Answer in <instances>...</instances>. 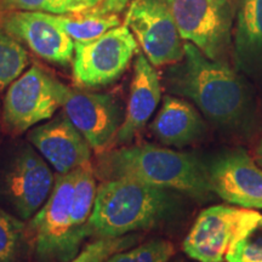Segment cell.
Listing matches in <instances>:
<instances>
[{"mask_svg":"<svg viewBox=\"0 0 262 262\" xmlns=\"http://www.w3.org/2000/svg\"><path fill=\"white\" fill-rule=\"evenodd\" d=\"M136 235H123L117 238H98L85 247L79 254L67 262H104L113 254L125 250L136 243Z\"/></svg>","mask_w":262,"mask_h":262,"instance_id":"cell-24","label":"cell"},{"mask_svg":"<svg viewBox=\"0 0 262 262\" xmlns=\"http://www.w3.org/2000/svg\"><path fill=\"white\" fill-rule=\"evenodd\" d=\"M175 247L166 239H152L146 243L131 247L113 254L104 262H170Z\"/></svg>","mask_w":262,"mask_h":262,"instance_id":"cell-21","label":"cell"},{"mask_svg":"<svg viewBox=\"0 0 262 262\" xmlns=\"http://www.w3.org/2000/svg\"><path fill=\"white\" fill-rule=\"evenodd\" d=\"M232 49L238 70L262 81V0H235Z\"/></svg>","mask_w":262,"mask_h":262,"instance_id":"cell-16","label":"cell"},{"mask_svg":"<svg viewBox=\"0 0 262 262\" xmlns=\"http://www.w3.org/2000/svg\"><path fill=\"white\" fill-rule=\"evenodd\" d=\"M3 15H4V12H0V26H2V21H3Z\"/></svg>","mask_w":262,"mask_h":262,"instance_id":"cell-29","label":"cell"},{"mask_svg":"<svg viewBox=\"0 0 262 262\" xmlns=\"http://www.w3.org/2000/svg\"><path fill=\"white\" fill-rule=\"evenodd\" d=\"M62 112L96 153L112 146L125 114L113 95L68 86L62 101Z\"/></svg>","mask_w":262,"mask_h":262,"instance_id":"cell-10","label":"cell"},{"mask_svg":"<svg viewBox=\"0 0 262 262\" xmlns=\"http://www.w3.org/2000/svg\"><path fill=\"white\" fill-rule=\"evenodd\" d=\"M160 100L162 81L159 73L143 52L139 51L134 61V74L124 120L113 143L126 145L131 142L152 118Z\"/></svg>","mask_w":262,"mask_h":262,"instance_id":"cell-15","label":"cell"},{"mask_svg":"<svg viewBox=\"0 0 262 262\" xmlns=\"http://www.w3.org/2000/svg\"><path fill=\"white\" fill-rule=\"evenodd\" d=\"M185 41L211 60L226 61L232 48L235 0H168Z\"/></svg>","mask_w":262,"mask_h":262,"instance_id":"cell-5","label":"cell"},{"mask_svg":"<svg viewBox=\"0 0 262 262\" xmlns=\"http://www.w3.org/2000/svg\"><path fill=\"white\" fill-rule=\"evenodd\" d=\"M206 169L212 193L229 204L262 209V168L245 150L222 153Z\"/></svg>","mask_w":262,"mask_h":262,"instance_id":"cell-12","label":"cell"},{"mask_svg":"<svg viewBox=\"0 0 262 262\" xmlns=\"http://www.w3.org/2000/svg\"><path fill=\"white\" fill-rule=\"evenodd\" d=\"M2 28L25 44L38 57L54 64L73 61L74 40L40 11H10L3 15Z\"/></svg>","mask_w":262,"mask_h":262,"instance_id":"cell-13","label":"cell"},{"mask_svg":"<svg viewBox=\"0 0 262 262\" xmlns=\"http://www.w3.org/2000/svg\"><path fill=\"white\" fill-rule=\"evenodd\" d=\"M51 19L60 26L74 42H86L100 38L104 33L122 25L117 14H100L95 10L75 14L51 15Z\"/></svg>","mask_w":262,"mask_h":262,"instance_id":"cell-18","label":"cell"},{"mask_svg":"<svg viewBox=\"0 0 262 262\" xmlns=\"http://www.w3.org/2000/svg\"><path fill=\"white\" fill-rule=\"evenodd\" d=\"M261 216L253 209L227 205L204 209L183 241V251L196 262H224L232 242Z\"/></svg>","mask_w":262,"mask_h":262,"instance_id":"cell-9","label":"cell"},{"mask_svg":"<svg viewBox=\"0 0 262 262\" xmlns=\"http://www.w3.org/2000/svg\"><path fill=\"white\" fill-rule=\"evenodd\" d=\"M40 11L51 15L71 14L64 0H0V12Z\"/></svg>","mask_w":262,"mask_h":262,"instance_id":"cell-25","label":"cell"},{"mask_svg":"<svg viewBox=\"0 0 262 262\" xmlns=\"http://www.w3.org/2000/svg\"><path fill=\"white\" fill-rule=\"evenodd\" d=\"M255 157H256L257 164L262 168V139L258 141L256 149H255Z\"/></svg>","mask_w":262,"mask_h":262,"instance_id":"cell-28","label":"cell"},{"mask_svg":"<svg viewBox=\"0 0 262 262\" xmlns=\"http://www.w3.org/2000/svg\"><path fill=\"white\" fill-rule=\"evenodd\" d=\"M67 85L33 64L9 85L3 102V126L19 135L44 120L51 119L62 101Z\"/></svg>","mask_w":262,"mask_h":262,"instance_id":"cell-6","label":"cell"},{"mask_svg":"<svg viewBox=\"0 0 262 262\" xmlns=\"http://www.w3.org/2000/svg\"><path fill=\"white\" fill-rule=\"evenodd\" d=\"M227 262H262V216L229 245Z\"/></svg>","mask_w":262,"mask_h":262,"instance_id":"cell-22","label":"cell"},{"mask_svg":"<svg viewBox=\"0 0 262 262\" xmlns=\"http://www.w3.org/2000/svg\"><path fill=\"white\" fill-rule=\"evenodd\" d=\"M172 262H186V261H183V260H176V261H172Z\"/></svg>","mask_w":262,"mask_h":262,"instance_id":"cell-30","label":"cell"},{"mask_svg":"<svg viewBox=\"0 0 262 262\" xmlns=\"http://www.w3.org/2000/svg\"><path fill=\"white\" fill-rule=\"evenodd\" d=\"M26 225L0 208V262H16Z\"/></svg>","mask_w":262,"mask_h":262,"instance_id":"cell-23","label":"cell"},{"mask_svg":"<svg viewBox=\"0 0 262 262\" xmlns=\"http://www.w3.org/2000/svg\"><path fill=\"white\" fill-rule=\"evenodd\" d=\"M28 141L57 173L93 166L91 147L63 112L28 131Z\"/></svg>","mask_w":262,"mask_h":262,"instance_id":"cell-14","label":"cell"},{"mask_svg":"<svg viewBox=\"0 0 262 262\" xmlns=\"http://www.w3.org/2000/svg\"><path fill=\"white\" fill-rule=\"evenodd\" d=\"M165 89L173 96L191 100L210 122L237 129L251 116L249 90L226 61L211 60L192 42L185 41V55L164 73Z\"/></svg>","mask_w":262,"mask_h":262,"instance_id":"cell-1","label":"cell"},{"mask_svg":"<svg viewBox=\"0 0 262 262\" xmlns=\"http://www.w3.org/2000/svg\"><path fill=\"white\" fill-rule=\"evenodd\" d=\"M205 123L198 110L179 96L166 95L150 131L163 145L185 147L195 142L205 133Z\"/></svg>","mask_w":262,"mask_h":262,"instance_id":"cell-17","label":"cell"},{"mask_svg":"<svg viewBox=\"0 0 262 262\" xmlns=\"http://www.w3.org/2000/svg\"><path fill=\"white\" fill-rule=\"evenodd\" d=\"M96 194L97 186L94 166H85L75 170L72 195V222L75 231L85 239L89 238L88 222L93 214Z\"/></svg>","mask_w":262,"mask_h":262,"instance_id":"cell-19","label":"cell"},{"mask_svg":"<svg viewBox=\"0 0 262 262\" xmlns=\"http://www.w3.org/2000/svg\"><path fill=\"white\" fill-rule=\"evenodd\" d=\"M178 205L173 191L124 179L103 180L88 222L89 237L117 238L155 228L171 217Z\"/></svg>","mask_w":262,"mask_h":262,"instance_id":"cell-3","label":"cell"},{"mask_svg":"<svg viewBox=\"0 0 262 262\" xmlns=\"http://www.w3.org/2000/svg\"><path fill=\"white\" fill-rule=\"evenodd\" d=\"M71 10V14L95 10L101 5L102 0H64Z\"/></svg>","mask_w":262,"mask_h":262,"instance_id":"cell-27","label":"cell"},{"mask_svg":"<svg viewBox=\"0 0 262 262\" xmlns=\"http://www.w3.org/2000/svg\"><path fill=\"white\" fill-rule=\"evenodd\" d=\"M74 171L58 173L47 203L31 219L28 232L40 262H67L80 253L85 238L72 222Z\"/></svg>","mask_w":262,"mask_h":262,"instance_id":"cell-4","label":"cell"},{"mask_svg":"<svg viewBox=\"0 0 262 262\" xmlns=\"http://www.w3.org/2000/svg\"><path fill=\"white\" fill-rule=\"evenodd\" d=\"M124 25L156 68L168 67L182 60L185 40L180 34L168 0H131Z\"/></svg>","mask_w":262,"mask_h":262,"instance_id":"cell-8","label":"cell"},{"mask_svg":"<svg viewBox=\"0 0 262 262\" xmlns=\"http://www.w3.org/2000/svg\"><path fill=\"white\" fill-rule=\"evenodd\" d=\"M139 48L125 25L110 29L95 40L74 42L72 67L75 83L88 89L114 83L129 67Z\"/></svg>","mask_w":262,"mask_h":262,"instance_id":"cell-7","label":"cell"},{"mask_svg":"<svg viewBox=\"0 0 262 262\" xmlns=\"http://www.w3.org/2000/svg\"><path fill=\"white\" fill-rule=\"evenodd\" d=\"M56 178L35 148L22 147L10 160L4 175V193L21 220H31L45 204Z\"/></svg>","mask_w":262,"mask_h":262,"instance_id":"cell-11","label":"cell"},{"mask_svg":"<svg viewBox=\"0 0 262 262\" xmlns=\"http://www.w3.org/2000/svg\"><path fill=\"white\" fill-rule=\"evenodd\" d=\"M97 175L103 180L124 179L206 201L212 193L208 169L189 153L139 145L98 153Z\"/></svg>","mask_w":262,"mask_h":262,"instance_id":"cell-2","label":"cell"},{"mask_svg":"<svg viewBox=\"0 0 262 262\" xmlns=\"http://www.w3.org/2000/svg\"><path fill=\"white\" fill-rule=\"evenodd\" d=\"M131 0H102L95 11L100 14H120L129 6Z\"/></svg>","mask_w":262,"mask_h":262,"instance_id":"cell-26","label":"cell"},{"mask_svg":"<svg viewBox=\"0 0 262 262\" xmlns=\"http://www.w3.org/2000/svg\"><path fill=\"white\" fill-rule=\"evenodd\" d=\"M28 62L24 44L0 26V90L14 83L24 73Z\"/></svg>","mask_w":262,"mask_h":262,"instance_id":"cell-20","label":"cell"}]
</instances>
